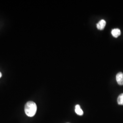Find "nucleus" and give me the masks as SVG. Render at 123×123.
Returning <instances> with one entry per match:
<instances>
[{
    "label": "nucleus",
    "instance_id": "obj_5",
    "mask_svg": "<svg viewBox=\"0 0 123 123\" xmlns=\"http://www.w3.org/2000/svg\"><path fill=\"white\" fill-rule=\"evenodd\" d=\"M75 111L76 113L79 115H82L84 114V112L81 109L80 106L79 105H76L75 106Z\"/></svg>",
    "mask_w": 123,
    "mask_h": 123
},
{
    "label": "nucleus",
    "instance_id": "obj_4",
    "mask_svg": "<svg viewBox=\"0 0 123 123\" xmlns=\"http://www.w3.org/2000/svg\"><path fill=\"white\" fill-rule=\"evenodd\" d=\"M111 33L114 37L117 38L121 34V31L118 28H115L112 30Z\"/></svg>",
    "mask_w": 123,
    "mask_h": 123
},
{
    "label": "nucleus",
    "instance_id": "obj_2",
    "mask_svg": "<svg viewBox=\"0 0 123 123\" xmlns=\"http://www.w3.org/2000/svg\"><path fill=\"white\" fill-rule=\"evenodd\" d=\"M117 82L119 85H123V74L122 72H119L117 74L116 76Z\"/></svg>",
    "mask_w": 123,
    "mask_h": 123
},
{
    "label": "nucleus",
    "instance_id": "obj_3",
    "mask_svg": "<svg viewBox=\"0 0 123 123\" xmlns=\"http://www.w3.org/2000/svg\"><path fill=\"white\" fill-rule=\"evenodd\" d=\"M106 24V22L105 21V20H101L97 23V28L100 30H102L105 28Z\"/></svg>",
    "mask_w": 123,
    "mask_h": 123
},
{
    "label": "nucleus",
    "instance_id": "obj_7",
    "mask_svg": "<svg viewBox=\"0 0 123 123\" xmlns=\"http://www.w3.org/2000/svg\"><path fill=\"white\" fill-rule=\"evenodd\" d=\"M1 76H2V74H1V73L0 72V78H1Z\"/></svg>",
    "mask_w": 123,
    "mask_h": 123
},
{
    "label": "nucleus",
    "instance_id": "obj_6",
    "mask_svg": "<svg viewBox=\"0 0 123 123\" xmlns=\"http://www.w3.org/2000/svg\"><path fill=\"white\" fill-rule=\"evenodd\" d=\"M117 102L119 105H123V93L119 95L117 98Z\"/></svg>",
    "mask_w": 123,
    "mask_h": 123
},
{
    "label": "nucleus",
    "instance_id": "obj_1",
    "mask_svg": "<svg viewBox=\"0 0 123 123\" xmlns=\"http://www.w3.org/2000/svg\"><path fill=\"white\" fill-rule=\"evenodd\" d=\"M25 112L27 116L33 117L35 115L37 110V106L33 101H28L25 105Z\"/></svg>",
    "mask_w": 123,
    "mask_h": 123
}]
</instances>
